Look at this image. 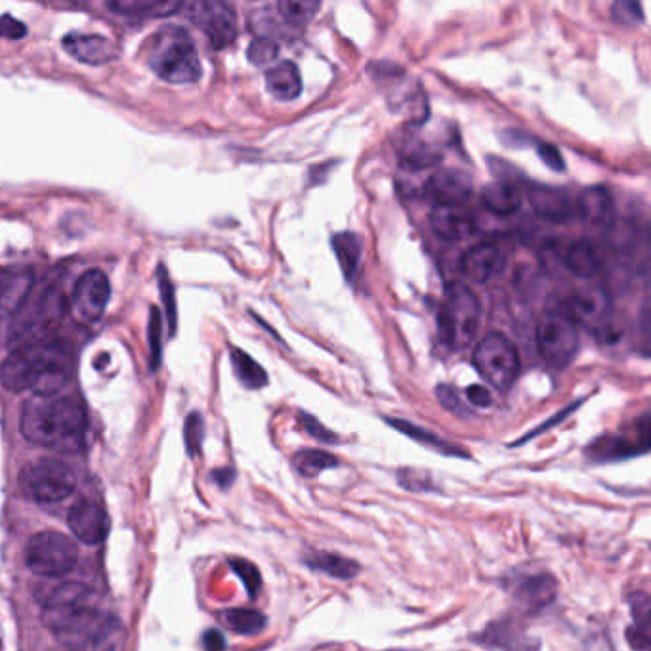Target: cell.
I'll return each instance as SVG.
<instances>
[{
    "label": "cell",
    "instance_id": "7c38bea8",
    "mask_svg": "<svg viewBox=\"0 0 651 651\" xmlns=\"http://www.w3.org/2000/svg\"><path fill=\"white\" fill-rule=\"evenodd\" d=\"M109 297H111V287H109L108 276L100 269H91L75 284L71 308L83 322L96 323L106 312Z\"/></svg>",
    "mask_w": 651,
    "mask_h": 651
},
{
    "label": "cell",
    "instance_id": "ac0fdd59",
    "mask_svg": "<svg viewBox=\"0 0 651 651\" xmlns=\"http://www.w3.org/2000/svg\"><path fill=\"white\" fill-rule=\"evenodd\" d=\"M424 195L436 201L437 205H457L467 203L472 195V178L457 169H442L434 172L424 184Z\"/></svg>",
    "mask_w": 651,
    "mask_h": 651
},
{
    "label": "cell",
    "instance_id": "ba28073f",
    "mask_svg": "<svg viewBox=\"0 0 651 651\" xmlns=\"http://www.w3.org/2000/svg\"><path fill=\"white\" fill-rule=\"evenodd\" d=\"M474 365L478 373L501 391L513 388L521 367L516 346L501 333H490L480 340L474 350Z\"/></svg>",
    "mask_w": 651,
    "mask_h": 651
},
{
    "label": "cell",
    "instance_id": "4fadbf2b",
    "mask_svg": "<svg viewBox=\"0 0 651 651\" xmlns=\"http://www.w3.org/2000/svg\"><path fill=\"white\" fill-rule=\"evenodd\" d=\"M35 285L32 269H10L0 277V342H9L12 323Z\"/></svg>",
    "mask_w": 651,
    "mask_h": 651
},
{
    "label": "cell",
    "instance_id": "5b68a950",
    "mask_svg": "<svg viewBox=\"0 0 651 651\" xmlns=\"http://www.w3.org/2000/svg\"><path fill=\"white\" fill-rule=\"evenodd\" d=\"M65 312L68 299L60 287L40 285L37 289L33 285L24 308L10 327L9 345L17 348L50 337V333L62 323Z\"/></svg>",
    "mask_w": 651,
    "mask_h": 651
},
{
    "label": "cell",
    "instance_id": "8d00e7d4",
    "mask_svg": "<svg viewBox=\"0 0 651 651\" xmlns=\"http://www.w3.org/2000/svg\"><path fill=\"white\" fill-rule=\"evenodd\" d=\"M320 9H322V2H315V0H281L277 4L279 17L284 20L285 24L297 27V29L304 27L308 22H312Z\"/></svg>",
    "mask_w": 651,
    "mask_h": 651
},
{
    "label": "cell",
    "instance_id": "8992f818",
    "mask_svg": "<svg viewBox=\"0 0 651 651\" xmlns=\"http://www.w3.org/2000/svg\"><path fill=\"white\" fill-rule=\"evenodd\" d=\"M482 325V304L467 285L447 287L445 302L439 312V330L445 342L455 352L467 350L474 342Z\"/></svg>",
    "mask_w": 651,
    "mask_h": 651
},
{
    "label": "cell",
    "instance_id": "f546056e",
    "mask_svg": "<svg viewBox=\"0 0 651 651\" xmlns=\"http://www.w3.org/2000/svg\"><path fill=\"white\" fill-rule=\"evenodd\" d=\"M483 207L497 216H510L521 207V193L513 182H493L482 190Z\"/></svg>",
    "mask_w": 651,
    "mask_h": 651
},
{
    "label": "cell",
    "instance_id": "ee69618b",
    "mask_svg": "<svg viewBox=\"0 0 651 651\" xmlns=\"http://www.w3.org/2000/svg\"><path fill=\"white\" fill-rule=\"evenodd\" d=\"M398 482L403 490L413 491V493H426V491H436V487L432 485V480L429 475L422 474V472H413V470H399Z\"/></svg>",
    "mask_w": 651,
    "mask_h": 651
},
{
    "label": "cell",
    "instance_id": "44dd1931",
    "mask_svg": "<svg viewBox=\"0 0 651 651\" xmlns=\"http://www.w3.org/2000/svg\"><path fill=\"white\" fill-rule=\"evenodd\" d=\"M62 47L71 58L86 65H104L119 58V48L100 35L71 33L63 37Z\"/></svg>",
    "mask_w": 651,
    "mask_h": 651
},
{
    "label": "cell",
    "instance_id": "b9f144b4",
    "mask_svg": "<svg viewBox=\"0 0 651 651\" xmlns=\"http://www.w3.org/2000/svg\"><path fill=\"white\" fill-rule=\"evenodd\" d=\"M612 16L617 24L636 27L643 24L642 4L632 0H619L612 7Z\"/></svg>",
    "mask_w": 651,
    "mask_h": 651
},
{
    "label": "cell",
    "instance_id": "1f68e13d",
    "mask_svg": "<svg viewBox=\"0 0 651 651\" xmlns=\"http://www.w3.org/2000/svg\"><path fill=\"white\" fill-rule=\"evenodd\" d=\"M304 562H306V566L310 569L322 571V574L329 575L333 579H340V581L355 579L361 571L358 562L345 558V556L335 554V552L315 551L312 554H308Z\"/></svg>",
    "mask_w": 651,
    "mask_h": 651
},
{
    "label": "cell",
    "instance_id": "d4e9b609",
    "mask_svg": "<svg viewBox=\"0 0 651 651\" xmlns=\"http://www.w3.org/2000/svg\"><path fill=\"white\" fill-rule=\"evenodd\" d=\"M564 266L574 276L590 279L604 268V256L598 251L594 243H590L589 239H579L567 249L566 256H564Z\"/></svg>",
    "mask_w": 651,
    "mask_h": 651
},
{
    "label": "cell",
    "instance_id": "74e56055",
    "mask_svg": "<svg viewBox=\"0 0 651 651\" xmlns=\"http://www.w3.org/2000/svg\"><path fill=\"white\" fill-rule=\"evenodd\" d=\"M401 157H403V167L407 170L419 172V170L436 167L437 162L442 161L444 155L439 154V149L430 146L426 142H414V144L406 146Z\"/></svg>",
    "mask_w": 651,
    "mask_h": 651
},
{
    "label": "cell",
    "instance_id": "484cf974",
    "mask_svg": "<svg viewBox=\"0 0 651 651\" xmlns=\"http://www.w3.org/2000/svg\"><path fill=\"white\" fill-rule=\"evenodd\" d=\"M182 2L178 0H111L108 2V9L116 12L117 16L142 17V20H152V17H165L182 10Z\"/></svg>",
    "mask_w": 651,
    "mask_h": 651
},
{
    "label": "cell",
    "instance_id": "f1b7e54d",
    "mask_svg": "<svg viewBox=\"0 0 651 651\" xmlns=\"http://www.w3.org/2000/svg\"><path fill=\"white\" fill-rule=\"evenodd\" d=\"M386 422L390 424L391 429L398 430L401 434H406L407 437L414 439L417 444L430 447V449H434L439 455L459 457V459H468L470 457L459 445L449 444V442H445L444 437L437 436V434L430 432V430L421 429V426H417L413 422L401 421V419H386Z\"/></svg>",
    "mask_w": 651,
    "mask_h": 651
},
{
    "label": "cell",
    "instance_id": "60d3db41",
    "mask_svg": "<svg viewBox=\"0 0 651 651\" xmlns=\"http://www.w3.org/2000/svg\"><path fill=\"white\" fill-rule=\"evenodd\" d=\"M230 564L231 567H233V571L238 574L239 579L245 584L249 596L253 598V600L258 596V592H261L262 589V577L258 567L251 564V562L241 558L231 559Z\"/></svg>",
    "mask_w": 651,
    "mask_h": 651
},
{
    "label": "cell",
    "instance_id": "bcb514c9",
    "mask_svg": "<svg viewBox=\"0 0 651 651\" xmlns=\"http://www.w3.org/2000/svg\"><path fill=\"white\" fill-rule=\"evenodd\" d=\"M201 442H203V419L200 414L193 413L185 422V444L192 455L200 451Z\"/></svg>",
    "mask_w": 651,
    "mask_h": 651
},
{
    "label": "cell",
    "instance_id": "7dc6e473",
    "mask_svg": "<svg viewBox=\"0 0 651 651\" xmlns=\"http://www.w3.org/2000/svg\"><path fill=\"white\" fill-rule=\"evenodd\" d=\"M537 152H539L541 161H543L548 169L554 170V172H564V170H566V161H564V157L559 154L558 147L544 142V144H539V146H537Z\"/></svg>",
    "mask_w": 651,
    "mask_h": 651
},
{
    "label": "cell",
    "instance_id": "8fae6325",
    "mask_svg": "<svg viewBox=\"0 0 651 651\" xmlns=\"http://www.w3.org/2000/svg\"><path fill=\"white\" fill-rule=\"evenodd\" d=\"M182 9L188 20L207 35L216 50L230 47L238 39V14L222 0H195Z\"/></svg>",
    "mask_w": 651,
    "mask_h": 651
},
{
    "label": "cell",
    "instance_id": "e0dca14e",
    "mask_svg": "<svg viewBox=\"0 0 651 651\" xmlns=\"http://www.w3.org/2000/svg\"><path fill=\"white\" fill-rule=\"evenodd\" d=\"M558 596V581L551 574L523 577L513 587V598L523 613H541Z\"/></svg>",
    "mask_w": 651,
    "mask_h": 651
},
{
    "label": "cell",
    "instance_id": "9c48e42d",
    "mask_svg": "<svg viewBox=\"0 0 651 651\" xmlns=\"http://www.w3.org/2000/svg\"><path fill=\"white\" fill-rule=\"evenodd\" d=\"M77 544L58 531H43L25 546V566L40 577H62L77 566Z\"/></svg>",
    "mask_w": 651,
    "mask_h": 651
},
{
    "label": "cell",
    "instance_id": "7bdbcfd3",
    "mask_svg": "<svg viewBox=\"0 0 651 651\" xmlns=\"http://www.w3.org/2000/svg\"><path fill=\"white\" fill-rule=\"evenodd\" d=\"M277 56H279V45L277 40L272 39H254L246 50V58L254 65H268L276 62Z\"/></svg>",
    "mask_w": 651,
    "mask_h": 651
},
{
    "label": "cell",
    "instance_id": "2e32d148",
    "mask_svg": "<svg viewBox=\"0 0 651 651\" xmlns=\"http://www.w3.org/2000/svg\"><path fill=\"white\" fill-rule=\"evenodd\" d=\"M68 521L73 535L77 537L81 543L100 544L108 535V514L104 506L93 498H79L77 503L71 506Z\"/></svg>",
    "mask_w": 651,
    "mask_h": 651
},
{
    "label": "cell",
    "instance_id": "f35d334b",
    "mask_svg": "<svg viewBox=\"0 0 651 651\" xmlns=\"http://www.w3.org/2000/svg\"><path fill=\"white\" fill-rule=\"evenodd\" d=\"M279 14H274L269 9L256 10L249 17V25L253 29L256 39H272L276 40L277 37H284V27L279 24Z\"/></svg>",
    "mask_w": 651,
    "mask_h": 651
},
{
    "label": "cell",
    "instance_id": "52a82bcc",
    "mask_svg": "<svg viewBox=\"0 0 651 651\" xmlns=\"http://www.w3.org/2000/svg\"><path fill=\"white\" fill-rule=\"evenodd\" d=\"M20 487L37 505H58L73 495L77 478L62 460L43 459L22 470Z\"/></svg>",
    "mask_w": 651,
    "mask_h": 651
},
{
    "label": "cell",
    "instance_id": "f907efd6",
    "mask_svg": "<svg viewBox=\"0 0 651 651\" xmlns=\"http://www.w3.org/2000/svg\"><path fill=\"white\" fill-rule=\"evenodd\" d=\"M577 407H579V403H574V406L567 407V409H564V411H559V413L556 414V417H552L551 421L541 424V426H539V429H537L535 432H531V434H528V436L523 437V439H520V442H518V444L516 445L523 444V442H528L529 437H535L537 434H541V432H544V430H548L551 429V426H554V424H558V422L564 421L567 414L571 413V411H574V409H577Z\"/></svg>",
    "mask_w": 651,
    "mask_h": 651
},
{
    "label": "cell",
    "instance_id": "30bf717a",
    "mask_svg": "<svg viewBox=\"0 0 651 651\" xmlns=\"http://www.w3.org/2000/svg\"><path fill=\"white\" fill-rule=\"evenodd\" d=\"M537 346L551 367L566 369L579 350L577 325L562 312H546L537 325Z\"/></svg>",
    "mask_w": 651,
    "mask_h": 651
},
{
    "label": "cell",
    "instance_id": "5bb4252c",
    "mask_svg": "<svg viewBox=\"0 0 651 651\" xmlns=\"http://www.w3.org/2000/svg\"><path fill=\"white\" fill-rule=\"evenodd\" d=\"M648 449H650V434H640L636 437H628L627 434H604L587 445L584 457L592 465H605V462H619L638 455H646Z\"/></svg>",
    "mask_w": 651,
    "mask_h": 651
},
{
    "label": "cell",
    "instance_id": "816d5d0a",
    "mask_svg": "<svg viewBox=\"0 0 651 651\" xmlns=\"http://www.w3.org/2000/svg\"><path fill=\"white\" fill-rule=\"evenodd\" d=\"M203 646L207 651H224L226 650V638H224L220 630H207V635L203 638Z\"/></svg>",
    "mask_w": 651,
    "mask_h": 651
},
{
    "label": "cell",
    "instance_id": "836d02e7",
    "mask_svg": "<svg viewBox=\"0 0 651 651\" xmlns=\"http://www.w3.org/2000/svg\"><path fill=\"white\" fill-rule=\"evenodd\" d=\"M231 365L236 371L239 383L243 384L249 390H261L268 384V373L261 367L258 361H254L249 353L231 348Z\"/></svg>",
    "mask_w": 651,
    "mask_h": 651
},
{
    "label": "cell",
    "instance_id": "6da1fadb",
    "mask_svg": "<svg viewBox=\"0 0 651 651\" xmlns=\"http://www.w3.org/2000/svg\"><path fill=\"white\" fill-rule=\"evenodd\" d=\"M75 373V353L68 342L43 338L10 352L0 367V383L10 391H33L35 396L60 394Z\"/></svg>",
    "mask_w": 651,
    "mask_h": 651
},
{
    "label": "cell",
    "instance_id": "ab89813d",
    "mask_svg": "<svg viewBox=\"0 0 651 651\" xmlns=\"http://www.w3.org/2000/svg\"><path fill=\"white\" fill-rule=\"evenodd\" d=\"M436 398L437 401L442 403V407L447 409L449 413L455 414V417H460V419H470V417H472V411H470L467 403L462 401L459 391L455 390L449 384H439V386H437Z\"/></svg>",
    "mask_w": 651,
    "mask_h": 651
},
{
    "label": "cell",
    "instance_id": "d6a6232c",
    "mask_svg": "<svg viewBox=\"0 0 651 651\" xmlns=\"http://www.w3.org/2000/svg\"><path fill=\"white\" fill-rule=\"evenodd\" d=\"M220 620L231 632L243 636L261 635L264 628L268 627L266 615L251 607H231L220 613Z\"/></svg>",
    "mask_w": 651,
    "mask_h": 651
},
{
    "label": "cell",
    "instance_id": "cb8c5ba5",
    "mask_svg": "<svg viewBox=\"0 0 651 651\" xmlns=\"http://www.w3.org/2000/svg\"><path fill=\"white\" fill-rule=\"evenodd\" d=\"M43 610L70 607V605H94L93 590L81 582L65 581L55 584H40L37 590Z\"/></svg>",
    "mask_w": 651,
    "mask_h": 651
},
{
    "label": "cell",
    "instance_id": "d590c367",
    "mask_svg": "<svg viewBox=\"0 0 651 651\" xmlns=\"http://www.w3.org/2000/svg\"><path fill=\"white\" fill-rule=\"evenodd\" d=\"M292 467L304 478H315L325 470L338 467V459L322 449H302L292 457Z\"/></svg>",
    "mask_w": 651,
    "mask_h": 651
},
{
    "label": "cell",
    "instance_id": "7402d4cb",
    "mask_svg": "<svg viewBox=\"0 0 651 651\" xmlns=\"http://www.w3.org/2000/svg\"><path fill=\"white\" fill-rule=\"evenodd\" d=\"M528 197L529 205L533 207L537 215L548 222H569L577 210L574 201L567 193L556 190V188H548V185H528Z\"/></svg>",
    "mask_w": 651,
    "mask_h": 651
},
{
    "label": "cell",
    "instance_id": "4316f807",
    "mask_svg": "<svg viewBox=\"0 0 651 651\" xmlns=\"http://www.w3.org/2000/svg\"><path fill=\"white\" fill-rule=\"evenodd\" d=\"M630 612L635 623L627 628V642L635 651H650L651 600L646 592H636L630 598Z\"/></svg>",
    "mask_w": 651,
    "mask_h": 651
},
{
    "label": "cell",
    "instance_id": "4dcf8cb0",
    "mask_svg": "<svg viewBox=\"0 0 651 651\" xmlns=\"http://www.w3.org/2000/svg\"><path fill=\"white\" fill-rule=\"evenodd\" d=\"M577 210L581 213L582 218L594 226H605L612 222L613 200L612 193L605 190L604 185H594L582 192L579 197Z\"/></svg>",
    "mask_w": 651,
    "mask_h": 651
},
{
    "label": "cell",
    "instance_id": "f6af8a7d",
    "mask_svg": "<svg viewBox=\"0 0 651 651\" xmlns=\"http://www.w3.org/2000/svg\"><path fill=\"white\" fill-rule=\"evenodd\" d=\"M299 421L302 422V429L306 430L310 436L315 437L317 442L323 444H338V437L335 432H330L329 429H325L322 422L317 421L315 417L308 413H300Z\"/></svg>",
    "mask_w": 651,
    "mask_h": 651
},
{
    "label": "cell",
    "instance_id": "db71d44e",
    "mask_svg": "<svg viewBox=\"0 0 651 651\" xmlns=\"http://www.w3.org/2000/svg\"><path fill=\"white\" fill-rule=\"evenodd\" d=\"M216 482L220 483L222 487H228L233 483V478H236V472L231 470V468H222V470H216L215 472Z\"/></svg>",
    "mask_w": 651,
    "mask_h": 651
},
{
    "label": "cell",
    "instance_id": "c3c4849f",
    "mask_svg": "<svg viewBox=\"0 0 651 651\" xmlns=\"http://www.w3.org/2000/svg\"><path fill=\"white\" fill-rule=\"evenodd\" d=\"M25 35H27V27H25L24 22H20V20L10 16V14L0 16V37L2 39H24Z\"/></svg>",
    "mask_w": 651,
    "mask_h": 651
},
{
    "label": "cell",
    "instance_id": "7a4b0ae2",
    "mask_svg": "<svg viewBox=\"0 0 651 651\" xmlns=\"http://www.w3.org/2000/svg\"><path fill=\"white\" fill-rule=\"evenodd\" d=\"M86 424L85 406L75 396H33L22 411V434L40 447L77 449L85 439Z\"/></svg>",
    "mask_w": 651,
    "mask_h": 651
},
{
    "label": "cell",
    "instance_id": "83f0119b",
    "mask_svg": "<svg viewBox=\"0 0 651 651\" xmlns=\"http://www.w3.org/2000/svg\"><path fill=\"white\" fill-rule=\"evenodd\" d=\"M268 93L279 101H292L302 93L300 71L292 62H281L266 73Z\"/></svg>",
    "mask_w": 651,
    "mask_h": 651
},
{
    "label": "cell",
    "instance_id": "ffe728a7",
    "mask_svg": "<svg viewBox=\"0 0 651 651\" xmlns=\"http://www.w3.org/2000/svg\"><path fill=\"white\" fill-rule=\"evenodd\" d=\"M506 266L505 253L501 246L493 243H478L468 249V253L460 261L462 274L474 284H487L497 277Z\"/></svg>",
    "mask_w": 651,
    "mask_h": 651
},
{
    "label": "cell",
    "instance_id": "681fc988",
    "mask_svg": "<svg viewBox=\"0 0 651 651\" xmlns=\"http://www.w3.org/2000/svg\"><path fill=\"white\" fill-rule=\"evenodd\" d=\"M467 398L474 407H491V403H493L491 391L485 386H482V384L468 386Z\"/></svg>",
    "mask_w": 651,
    "mask_h": 651
},
{
    "label": "cell",
    "instance_id": "9a60e30c",
    "mask_svg": "<svg viewBox=\"0 0 651 651\" xmlns=\"http://www.w3.org/2000/svg\"><path fill=\"white\" fill-rule=\"evenodd\" d=\"M566 315L571 317V322L582 323L587 329L596 330L613 317L612 299L600 287L581 289L567 299Z\"/></svg>",
    "mask_w": 651,
    "mask_h": 651
},
{
    "label": "cell",
    "instance_id": "d6986e66",
    "mask_svg": "<svg viewBox=\"0 0 651 651\" xmlns=\"http://www.w3.org/2000/svg\"><path fill=\"white\" fill-rule=\"evenodd\" d=\"M474 640L491 651H539V642L531 640L518 620L510 617L491 623Z\"/></svg>",
    "mask_w": 651,
    "mask_h": 651
},
{
    "label": "cell",
    "instance_id": "e575fe53",
    "mask_svg": "<svg viewBox=\"0 0 651 651\" xmlns=\"http://www.w3.org/2000/svg\"><path fill=\"white\" fill-rule=\"evenodd\" d=\"M333 249H335L338 264H340L346 279H352L358 268H360L361 253H363L361 239L355 233H350V231L338 233L333 238Z\"/></svg>",
    "mask_w": 651,
    "mask_h": 651
},
{
    "label": "cell",
    "instance_id": "277c9868",
    "mask_svg": "<svg viewBox=\"0 0 651 651\" xmlns=\"http://www.w3.org/2000/svg\"><path fill=\"white\" fill-rule=\"evenodd\" d=\"M147 62L155 75L170 85H192L201 77L200 55L192 35L178 25H167L155 35Z\"/></svg>",
    "mask_w": 651,
    "mask_h": 651
},
{
    "label": "cell",
    "instance_id": "11a10c76",
    "mask_svg": "<svg viewBox=\"0 0 651 651\" xmlns=\"http://www.w3.org/2000/svg\"><path fill=\"white\" fill-rule=\"evenodd\" d=\"M386 651H409V650H386Z\"/></svg>",
    "mask_w": 651,
    "mask_h": 651
},
{
    "label": "cell",
    "instance_id": "f5cc1de1",
    "mask_svg": "<svg viewBox=\"0 0 651 651\" xmlns=\"http://www.w3.org/2000/svg\"><path fill=\"white\" fill-rule=\"evenodd\" d=\"M159 327H161V323H159V312L157 310H152V323H149V333H152V352L154 355H159L161 352V346H159Z\"/></svg>",
    "mask_w": 651,
    "mask_h": 651
},
{
    "label": "cell",
    "instance_id": "3957f363",
    "mask_svg": "<svg viewBox=\"0 0 651 651\" xmlns=\"http://www.w3.org/2000/svg\"><path fill=\"white\" fill-rule=\"evenodd\" d=\"M43 619L58 640L73 651H121L124 628L96 605H70L43 610Z\"/></svg>",
    "mask_w": 651,
    "mask_h": 651
},
{
    "label": "cell",
    "instance_id": "603a6c76",
    "mask_svg": "<svg viewBox=\"0 0 651 651\" xmlns=\"http://www.w3.org/2000/svg\"><path fill=\"white\" fill-rule=\"evenodd\" d=\"M430 226L439 238L447 241H465L475 233L474 218L457 205H436L432 208Z\"/></svg>",
    "mask_w": 651,
    "mask_h": 651
}]
</instances>
